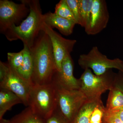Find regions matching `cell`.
I'll list each match as a JSON object with an SVG mask.
<instances>
[{"mask_svg": "<svg viewBox=\"0 0 123 123\" xmlns=\"http://www.w3.org/2000/svg\"><path fill=\"white\" fill-rule=\"evenodd\" d=\"M110 15L105 0H93L89 23L85 29L88 35L97 34L106 27Z\"/></svg>", "mask_w": 123, "mask_h": 123, "instance_id": "obj_10", "label": "cell"}, {"mask_svg": "<svg viewBox=\"0 0 123 123\" xmlns=\"http://www.w3.org/2000/svg\"><path fill=\"white\" fill-rule=\"evenodd\" d=\"M0 123H9V120L2 119L0 120Z\"/></svg>", "mask_w": 123, "mask_h": 123, "instance_id": "obj_26", "label": "cell"}, {"mask_svg": "<svg viewBox=\"0 0 123 123\" xmlns=\"http://www.w3.org/2000/svg\"><path fill=\"white\" fill-rule=\"evenodd\" d=\"M103 119L104 123H123L116 115L110 111L107 110L105 108Z\"/></svg>", "mask_w": 123, "mask_h": 123, "instance_id": "obj_23", "label": "cell"}, {"mask_svg": "<svg viewBox=\"0 0 123 123\" xmlns=\"http://www.w3.org/2000/svg\"><path fill=\"white\" fill-rule=\"evenodd\" d=\"M66 1L73 15L76 23L79 24V0H66Z\"/></svg>", "mask_w": 123, "mask_h": 123, "instance_id": "obj_22", "label": "cell"}, {"mask_svg": "<svg viewBox=\"0 0 123 123\" xmlns=\"http://www.w3.org/2000/svg\"><path fill=\"white\" fill-rule=\"evenodd\" d=\"M44 123H68L61 114L57 107L51 115L44 119Z\"/></svg>", "mask_w": 123, "mask_h": 123, "instance_id": "obj_21", "label": "cell"}, {"mask_svg": "<svg viewBox=\"0 0 123 123\" xmlns=\"http://www.w3.org/2000/svg\"></svg>", "mask_w": 123, "mask_h": 123, "instance_id": "obj_27", "label": "cell"}, {"mask_svg": "<svg viewBox=\"0 0 123 123\" xmlns=\"http://www.w3.org/2000/svg\"><path fill=\"white\" fill-rule=\"evenodd\" d=\"M113 86L123 93V72L119 71L116 73Z\"/></svg>", "mask_w": 123, "mask_h": 123, "instance_id": "obj_24", "label": "cell"}, {"mask_svg": "<svg viewBox=\"0 0 123 123\" xmlns=\"http://www.w3.org/2000/svg\"><path fill=\"white\" fill-rule=\"evenodd\" d=\"M78 63L81 68L84 70L90 69L98 76L103 75L112 68L123 72V61L119 58L108 59L96 46L92 47L87 54L81 55Z\"/></svg>", "mask_w": 123, "mask_h": 123, "instance_id": "obj_5", "label": "cell"}, {"mask_svg": "<svg viewBox=\"0 0 123 123\" xmlns=\"http://www.w3.org/2000/svg\"><path fill=\"white\" fill-rule=\"evenodd\" d=\"M122 107H123V93L113 87L110 90L106 109L112 111Z\"/></svg>", "mask_w": 123, "mask_h": 123, "instance_id": "obj_18", "label": "cell"}, {"mask_svg": "<svg viewBox=\"0 0 123 123\" xmlns=\"http://www.w3.org/2000/svg\"><path fill=\"white\" fill-rule=\"evenodd\" d=\"M56 88L57 107L68 123H72L88 99L80 90H68Z\"/></svg>", "mask_w": 123, "mask_h": 123, "instance_id": "obj_6", "label": "cell"}, {"mask_svg": "<svg viewBox=\"0 0 123 123\" xmlns=\"http://www.w3.org/2000/svg\"><path fill=\"white\" fill-rule=\"evenodd\" d=\"M22 103L20 98L12 91L0 88V120L7 111L10 110L14 105Z\"/></svg>", "mask_w": 123, "mask_h": 123, "instance_id": "obj_13", "label": "cell"}, {"mask_svg": "<svg viewBox=\"0 0 123 123\" xmlns=\"http://www.w3.org/2000/svg\"><path fill=\"white\" fill-rule=\"evenodd\" d=\"M30 49L33 63L31 78L33 85L51 83L57 70L52 44L48 36L43 31H41Z\"/></svg>", "mask_w": 123, "mask_h": 123, "instance_id": "obj_1", "label": "cell"}, {"mask_svg": "<svg viewBox=\"0 0 123 123\" xmlns=\"http://www.w3.org/2000/svg\"><path fill=\"white\" fill-rule=\"evenodd\" d=\"M23 45V62L18 73L23 79L33 85L31 80L33 70V59L29 47L25 44Z\"/></svg>", "mask_w": 123, "mask_h": 123, "instance_id": "obj_14", "label": "cell"}, {"mask_svg": "<svg viewBox=\"0 0 123 123\" xmlns=\"http://www.w3.org/2000/svg\"><path fill=\"white\" fill-rule=\"evenodd\" d=\"M42 30L47 34L50 39L56 69L58 72H61L64 59L66 56L70 55L77 41L63 37L43 22Z\"/></svg>", "mask_w": 123, "mask_h": 123, "instance_id": "obj_8", "label": "cell"}, {"mask_svg": "<svg viewBox=\"0 0 123 123\" xmlns=\"http://www.w3.org/2000/svg\"><path fill=\"white\" fill-rule=\"evenodd\" d=\"M93 0H79V25L85 29L89 24Z\"/></svg>", "mask_w": 123, "mask_h": 123, "instance_id": "obj_17", "label": "cell"}, {"mask_svg": "<svg viewBox=\"0 0 123 123\" xmlns=\"http://www.w3.org/2000/svg\"><path fill=\"white\" fill-rule=\"evenodd\" d=\"M102 101H88L81 108L72 123H90L91 115L94 108Z\"/></svg>", "mask_w": 123, "mask_h": 123, "instance_id": "obj_15", "label": "cell"}, {"mask_svg": "<svg viewBox=\"0 0 123 123\" xmlns=\"http://www.w3.org/2000/svg\"><path fill=\"white\" fill-rule=\"evenodd\" d=\"M7 59L9 66L18 73L23 62V50L18 52H8L7 53Z\"/></svg>", "mask_w": 123, "mask_h": 123, "instance_id": "obj_19", "label": "cell"}, {"mask_svg": "<svg viewBox=\"0 0 123 123\" xmlns=\"http://www.w3.org/2000/svg\"><path fill=\"white\" fill-rule=\"evenodd\" d=\"M116 115L123 122V107L120 108L118 109L109 111Z\"/></svg>", "mask_w": 123, "mask_h": 123, "instance_id": "obj_25", "label": "cell"}, {"mask_svg": "<svg viewBox=\"0 0 123 123\" xmlns=\"http://www.w3.org/2000/svg\"><path fill=\"white\" fill-rule=\"evenodd\" d=\"M9 121V123H44V119L33 112L29 106Z\"/></svg>", "mask_w": 123, "mask_h": 123, "instance_id": "obj_16", "label": "cell"}, {"mask_svg": "<svg viewBox=\"0 0 123 123\" xmlns=\"http://www.w3.org/2000/svg\"><path fill=\"white\" fill-rule=\"evenodd\" d=\"M115 75L111 69L99 76L93 73L90 69H85L79 79L80 90L88 101H102V94L114 87Z\"/></svg>", "mask_w": 123, "mask_h": 123, "instance_id": "obj_4", "label": "cell"}, {"mask_svg": "<svg viewBox=\"0 0 123 123\" xmlns=\"http://www.w3.org/2000/svg\"><path fill=\"white\" fill-rule=\"evenodd\" d=\"M9 65L7 74L0 80V87L13 92L20 98L24 105L28 107L30 93L33 85L23 79Z\"/></svg>", "mask_w": 123, "mask_h": 123, "instance_id": "obj_9", "label": "cell"}, {"mask_svg": "<svg viewBox=\"0 0 123 123\" xmlns=\"http://www.w3.org/2000/svg\"><path fill=\"white\" fill-rule=\"evenodd\" d=\"M73 61L70 55L66 56L62 63L61 71L56 70L52 82L56 87L68 90H78L80 89V81L74 76Z\"/></svg>", "mask_w": 123, "mask_h": 123, "instance_id": "obj_11", "label": "cell"}, {"mask_svg": "<svg viewBox=\"0 0 123 123\" xmlns=\"http://www.w3.org/2000/svg\"><path fill=\"white\" fill-rule=\"evenodd\" d=\"M43 22L52 29L56 28L62 34L71 35L76 24L75 22L58 16L54 13L49 12L43 14Z\"/></svg>", "mask_w": 123, "mask_h": 123, "instance_id": "obj_12", "label": "cell"}, {"mask_svg": "<svg viewBox=\"0 0 123 123\" xmlns=\"http://www.w3.org/2000/svg\"><path fill=\"white\" fill-rule=\"evenodd\" d=\"M21 1L17 4L8 0H0V31L3 34L13 25L18 26L30 12L29 7Z\"/></svg>", "mask_w": 123, "mask_h": 123, "instance_id": "obj_7", "label": "cell"}, {"mask_svg": "<svg viewBox=\"0 0 123 123\" xmlns=\"http://www.w3.org/2000/svg\"><path fill=\"white\" fill-rule=\"evenodd\" d=\"M28 106L33 112L43 119L50 116L57 107L56 88L55 84L51 82L33 85L29 97Z\"/></svg>", "mask_w": 123, "mask_h": 123, "instance_id": "obj_3", "label": "cell"}, {"mask_svg": "<svg viewBox=\"0 0 123 123\" xmlns=\"http://www.w3.org/2000/svg\"><path fill=\"white\" fill-rule=\"evenodd\" d=\"M29 7V15L18 26H11L3 33L9 41L21 40L31 48L43 26V14L38 0H21Z\"/></svg>", "mask_w": 123, "mask_h": 123, "instance_id": "obj_2", "label": "cell"}, {"mask_svg": "<svg viewBox=\"0 0 123 123\" xmlns=\"http://www.w3.org/2000/svg\"><path fill=\"white\" fill-rule=\"evenodd\" d=\"M55 9V13L58 16L76 22L73 15L66 0L60 1L56 5Z\"/></svg>", "mask_w": 123, "mask_h": 123, "instance_id": "obj_20", "label": "cell"}]
</instances>
